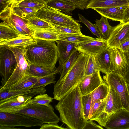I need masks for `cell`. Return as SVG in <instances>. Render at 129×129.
Listing matches in <instances>:
<instances>
[{
  "mask_svg": "<svg viewBox=\"0 0 129 129\" xmlns=\"http://www.w3.org/2000/svg\"><path fill=\"white\" fill-rule=\"evenodd\" d=\"M129 21V4L126 6L125 9V16L124 23Z\"/></svg>",
  "mask_w": 129,
  "mask_h": 129,
  "instance_id": "cell-48",
  "label": "cell"
},
{
  "mask_svg": "<svg viewBox=\"0 0 129 129\" xmlns=\"http://www.w3.org/2000/svg\"><path fill=\"white\" fill-rule=\"evenodd\" d=\"M91 93L82 96L83 111L86 120H89V119L92 104Z\"/></svg>",
  "mask_w": 129,
  "mask_h": 129,
  "instance_id": "cell-35",
  "label": "cell"
},
{
  "mask_svg": "<svg viewBox=\"0 0 129 129\" xmlns=\"http://www.w3.org/2000/svg\"><path fill=\"white\" fill-rule=\"evenodd\" d=\"M109 86L104 82L91 93L92 100L90 111L94 103L96 102L106 98L109 93Z\"/></svg>",
  "mask_w": 129,
  "mask_h": 129,
  "instance_id": "cell-30",
  "label": "cell"
},
{
  "mask_svg": "<svg viewBox=\"0 0 129 129\" xmlns=\"http://www.w3.org/2000/svg\"><path fill=\"white\" fill-rule=\"evenodd\" d=\"M99 70L97 64L95 56H89L85 70V76L95 73Z\"/></svg>",
  "mask_w": 129,
  "mask_h": 129,
  "instance_id": "cell-40",
  "label": "cell"
},
{
  "mask_svg": "<svg viewBox=\"0 0 129 129\" xmlns=\"http://www.w3.org/2000/svg\"><path fill=\"white\" fill-rule=\"evenodd\" d=\"M107 47V40L98 38L78 43L75 48L80 53L95 56Z\"/></svg>",
  "mask_w": 129,
  "mask_h": 129,
  "instance_id": "cell-11",
  "label": "cell"
},
{
  "mask_svg": "<svg viewBox=\"0 0 129 129\" xmlns=\"http://www.w3.org/2000/svg\"><path fill=\"white\" fill-rule=\"evenodd\" d=\"M79 54V52L77 51L70 56L63 66L62 70L60 72V76L59 79H61L66 74L75 62Z\"/></svg>",
  "mask_w": 129,
  "mask_h": 129,
  "instance_id": "cell-37",
  "label": "cell"
},
{
  "mask_svg": "<svg viewBox=\"0 0 129 129\" xmlns=\"http://www.w3.org/2000/svg\"><path fill=\"white\" fill-rule=\"evenodd\" d=\"M46 5L68 15H71L73 11L76 9L73 3L66 0H52Z\"/></svg>",
  "mask_w": 129,
  "mask_h": 129,
  "instance_id": "cell-27",
  "label": "cell"
},
{
  "mask_svg": "<svg viewBox=\"0 0 129 129\" xmlns=\"http://www.w3.org/2000/svg\"><path fill=\"white\" fill-rule=\"evenodd\" d=\"M59 69L57 68L51 73L43 77H39L38 80L33 86L32 89L45 87L49 84L55 83V75L61 72Z\"/></svg>",
  "mask_w": 129,
  "mask_h": 129,
  "instance_id": "cell-32",
  "label": "cell"
},
{
  "mask_svg": "<svg viewBox=\"0 0 129 129\" xmlns=\"http://www.w3.org/2000/svg\"><path fill=\"white\" fill-rule=\"evenodd\" d=\"M61 126H59L57 123H43L41 126L40 129H65Z\"/></svg>",
  "mask_w": 129,
  "mask_h": 129,
  "instance_id": "cell-44",
  "label": "cell"
},
{
  "mask_svg": "<svg viewBox=\"0 0 129 129\" xmlns=\"http://www.w3.org/2000/svg\"><path fill=\"white\" fill-rule=\"evenodd\" d=\"M32 96L20 95L0 103V112L15 113L24 109L30 104Z\"/></svg>",
  "mask_w": 129,
  "mask_h": 129,
  "instance_id": "cell-13",
  "label": "cell"
},
{
  "mask_svg": "<svg viewBox=\"0 0 129 129\" xmlns=\"http://www.w3.org/2000/svg\"><path fill=\"white\" fill-rule=\"evenodd\" d=\"M0 12L8 7L10 0H0Z\"/></svg>",
  "mask_w": 129,
  "mask_h": 129,
  "instance_id": "cell-46",
  "label": "cell"
},
{
  "mask_svg": "<svg viewBox=\"0 0 129 129\" xmlns=\"http://www.w3.org/2000/svg\"><path fill=\"white\" fill-rule=\"evenodd\" d=\"M54 98L49 96L47 94H40L31 99V103H35L47 106L49 107H53L49 104L52 102Z\"/></svg>",
  "mask_w": 129,
  "mask_h": 129,
  "instance_id": "cell-34",
  "label": "cell"
},
{
  "mask_svg": "<svg viewBox=\"0 0 129 129\" xmlns=\"http://www.w3.org/2000/svg\"><path fill=\"white\" fill-rule=\"evenodd\" d=\"M109 93L106 98V104L104 112L109 117L119 109L123 108L119 96L109 87Z\"/></svg>",
  "mask_w": 129,
  "mask_h": 129,
  "instance_id": "cell-19",
  "label": "cell"
},
{
  "mask_svg": "<svg viewBox=\"0 0 129 129\" xmlns=\"http://www.w3.org/2000/svg\"><path fill=\"white\" fill-rule=\"evenodd\" d=\"M4 46L14 53L17 63V66L5 84L1 86L0 89L4 90L9 88L21 79L25 74L28 63L24 54V47L17 46Z\"/></svg>",
  "mask_w": 129,
  "mask_h": 129,
  "instance_id": "cell-8",
  "label": "cell"
},
{
  "mask_svg": "<svg viewBox=\"0 0 129 129\" xmlns=\"http://www.w3.org/2000/svg\"><path fill=\"white\" fill-rule=\"evenodd\" d=\"M17 65L13 52L6 47L0 46V73L2 86L10 78Z\"/></svg>",
  "mask_w": 129,
  "mask_h": 129,
  "instance_id": "cell-10",
  "label": "cell"
},
{
  "mask_svg": "<svg viewBox=\"0 0 129 129\" xmlns=\"http://www.w3.org/2000/svg\"><path fill=\"white\" fill-rule=\"evenodd\" d=\"M128 38H129V21L120 22L115 26L107 40L108 47L118 48L122 41Z\"/></svg>",
  "mask_w": 129,
  "mask_h": 129,
  "instance_id": "cell-16",
  "label": "cell"
},
{
  "mask_svg": "<svg viewBox=\"0 0 129 129\" xmlns=\"http://www.w3.org/2000/svg\"><path fill=\"white\" fill-rule=\"evenodd\" d=\"M100 71L105 74L111 72V50L107 47L101 53L95 56Z\"/></svg>",
  "mask_w": 129,
  "mask_h": 129,
  "instance_id": "cell-24",
  "label": "cell"
},
{
  "mask_svg": "<svg viewBox=\"0 0 129 129\" xmlns=\"http://www.w3.org/2000/svg\"><path fill=\"white\" fill-rule=\"evenodd\" d=\"M36 39L31 36L21 35L17 37L0 42V45L25 47L35 42Z\"/></svg>",
  "mask_w": 129,
  "mask_h": 129,
  "instance_id": "cell-25",
  "label": "cell"
},
{
  "mask_svg": "<svg viewBox=\"0 0 129 129\" xmlns=\"http://www.w3.org/2000/svg\"><path fill=\"white\" fill-rule=\"evenodd\" d=\"M24 0H10L8 2V7H13L16 6Z\"/></svg>",
  "mask_w": 129,
  "mask_h": 129,
  "instance_id": "cell-47",
  "label": "cell"
},
{
  "mask_svg": "<svg viewBox=\"0 0 129 129\" xmlns=\"http://www.w3.org/2000/svg\"><path fill=\"white\" fill-rule=\"evenodd\" d=\"M93 38L83 34L59 33L58 40L78 43L90 40Z\"/></svg>",
  "mask_w": 129,
  "mask_h": 129,
  "instance_id": "cell-29",
  "label": "cell"
},
{
  "mask_svg": "<svg viewBox=\"0 0 129 129\" xmlns=\"http://www.w3.org/2000/svg\"><path fill=\"white\" fill-rule=\"evenodd\" d=\"M107 129H129V111L122 108L111 115L105 127Z\"/></svg>",
  "mask_w": 129,
  "mask_h": 129,
  "instance_id": "cell-14",
  "label": "cell"
},
{
  "mask_svg": "<svg viewBox=\"0 0 129 129\" xmlns=\"http://www.w3.org/2000/svg\"><path fill=\"white\" fill-rule=\"evenodd\" d=\"M44 20L48 22L50 24L52 27L59 33L82 34L81 30H77L69 27L58 25L54 24L50 21L47 20Z\"/></svg>",
  "mask_w": 129,
  "mask_h": 129,
  "instance_id": "cell-39",
  "label": "cell"
},
{
  "mask_svg": "<svg viewBox=\"0 0 129 129\" xmlns=\"http://www.w3.org/2000/svg\"><path fill=\"white\" fill-rule=\"evenodd\" d=\"M95 22V24L101 38L107 40L115 26H111L108 18L102 16L100 19H96Z\"/></svg>",
  "mask_w": 129,
  "mask_h": 129,
  "instance_id": "cell-26",
  "label": "cell"
},
{
  "mask_svg": "<svg viewBox=\"0 0 129 129\" xmlns=\"http://www.w3.org/2000/svg\"><path fill=\"white\" fill-rule=\"evenodd\" d=\"M29 28L34 32L31 37L35 39L56 41L58 40L59 33L52 27L39 28L27 23Z\"/></svg>",
  "mask_w": 129,
  "mask_h": 129,
  "instance_id": "cell-20",
  "label": "cell"
},
{
  "mask_svg": "<svg viewBox=\"0 0 129 129\" xmlns=\"http://www.w3.org/2000/svg\"><path fill=\"white\" fill-rule=\"evenodd\" d=\"M56 41L58 53V67L62 70L63 65L70 56L77 51L75 47L77 44L60 40Z\"/></svg>",
  "mask_w": 129,
  "mask_h": 129,
  "instance_id": "cell-17",
  "label": "cell"
},
{
  "mask_svg": "<svg viewBox=\"0 0 129 129\" xmlns=\"http://www.w3.org/2000/svg\"><path fill=\"white\" fill-rule=\"evenodd\" d=\"M53 107L40 104H30L26 107L17 113L25 114L42 121L44 123H57L60 118L56 114Z\"/></svg>",
  "mask_w": 129,
  "mask_h": 129,
  "instance_id": "cell-7",
  "label": "cell"
},
{
  "mask_svg": "<svg viewBox=\"0 0 129 129\" xmlns=\"http://www.w3.org/2000/svg\"><path fill=\"white\" fill-rule=\"evenodd\" d=\"M0 12L1 19L19 34L31 36L34 32L28 26L27 20L15 14L12 7H9Z\"/></svg>",
  "mask_w": 129,
  "mask_h": 129,
  "instance_id": "cell-9",
  "label": "cell"
},
{
  "mask_svg": "<svg viewBox=\"0 0 129 129\" xmlns=\"http://www.w3.org/2000/svg\"><path fill=\"white\" fill-rule=\"evenodd\" d=\"M89 56L80 53L64 76L59 79L54 86V99L60 101L81 82L85 76Z\"/></svg>",
  "mask_w": 129,
  "mask_h": 129,
  "instance_id": "cell-3",
  "label": "cell"
},
{
  "mask_svg": "<svg viewBox=\"0 0 129 129\" xmlns=\"http://www.w3.org/2000/svg\"><path fill=\"white\" fill-rule=\"evenodd\" d=\"M129 4V0H90L86 9L113 7H122Z\"/></svg>",
  "mask_w": 129,
  "mask_h": 129,
  "instance_id": "cell-23",
  "label": "cell"
},
{
  "mask_svg": "<svg viewBox=\"0 0 129 129\" xmlns=\"http://www.w3.org/2000/svg\"><path fill=\"white\" fill-rule=\"evenodd\" d=\"M126 6L96 8L94 10L101 16L108 19L123 23Z\"/></svg>",
  "mask_w": 129,
  "mask_h": 129,
  "instance_id": "cell-18",
  "label": "cell"
},
{
  "mask_svg": "<svg viewBox=\"0 0 129 129\" xmlns=\"http://www.w3.org/2000/svg\"><path fill=\"white\" fill-rule=\"evenodd\" d=\"M127 88L128 90V93L129 95V84H127Z\"/></svg>",
  "mask_w": 129,
  "mask_h": 129,
  "instance_id": "cell-51",
  "label": "cell"
},
{
  "mask_svg": "<svg viewBox=\"0 0 129 129\" xmlns=\"http://www.w3.org/2000/svg\"><path fill=\"white\" fill-rule=\"evenodd\" d=\"M110 71L123 76L127 70L129 61L127 55L118 48H110Z\"/></svg>",
  "mask_w": 129,
  "mask_h": 129,
  "instance_id": "cell-12",
  "label": "cell"
},
{
  "mask_svg": "<svg viewBox=\"0 0 129 129\" xmlns=\"http://www.w3.org/2000/svg\"><path fill=\"white\" fill-rule=\"evenodd\" d=\"M99 70L92 74L85 76L78 85L82 96L92 92L100 85L104 82Z\"/></svg>",
  "mask_w": 129,
  "mask_h": 129,
  "instance_id": "cell-15",
  "label": "cell"
},
{
  "mask_svg": "<svg viewBox=\"0 0 129 129\" xmlns=\"http://www.w3.org/2000/svg\"><path fill=\"white\" fill-rule=\"evenodd\" d=\"M118 48L122 50L127 56L129 51V38L122 41Z\"/></svg>",
  "mask_w": 129,
  "mask_h": 129,
  "instance_id": "cell-45",
  "label": "cell"
},
{
  "mask_svg": "<svg viewBox=\"0 0 129 129\" xmlns=\"http://www.w3.org/2000/svg\"><path fill=\"white\" fill-rule=\"evenodd\" d=\"M82 96L78 85L54 106L60 120L69 128L83 129L86 124Z\"/></svg>",
  "mask_w": 129,
  "mask_h": 129,
  "instance_id": "cell-1",
  "label": "cell"
},
{
  "mask_svg": "<svg viewBox=\"0 0 129 129\" xmlns=\"http://www.w3.org/2000/svg\"><path fill=\"white\" fill-rule=\"evenodd\" d=\"M73 3L76 9L83 10L86 9V6L90 0H66Z\"/></svg>",
  "mask_w": 129,
  "mask_h": 129,
  "instance_id": "cell-42",
  "label": "cell"
},
{
  "mask_svg": "<svg viewBox=\"0 0 129 129\" xmlns=\"http://www.w3.org/2000/svg\"><path fill=\"white\" fill-rule=\"evenodd\" d=\"M46 89L44 87L32 89L27 90L0 91V103L9 99L20 95H27L33 97L39 94L45 93Z\"/></svg>",
  "mask_w": 129,
  "mask_h": 129,
  "instance_id": "cell-21",
  "label": "cell"
},
{
  "mask_svg": "<svg viewBox=\"0 0 129 129\" xmlns=\"http://www.w3.org/2000/svg\"><path fill=\"white\" fill-rule=\"evenodd\" d=\"M0 42L9 40L21 35L4 22L0 24Z\"/></svg>",
  "mask_w": 129,
  "mask_h": 129,
  "instance_id": "cell-31",
  "label": "cell"
},
{
  "mask_svg": "<svg viewBox=\"0 0 129 129\" xmlns=\"http://www.w3.org/2000/svg\"><path fill=\"white\" fill-rule=\"evenodd\" d=\"M93 121L89 120H86V124L83 129H103L102 127L98 125Z\"/></svg>",
  "mask_w": 129,
  "mask_h": 129,
  "instance_id": "cell-43",
  "label": "cell"
},
{
  "mask_svg": "<svg viewBox=\"0 0 129 129\" xmlns=\"http://www.w3.org/2000/svg\"><path fill=\"white\" fill-rule=\"evenodd\" d=\"M44 123L30 116L18 113H9L0 112V126L14 127L41 126Z\"/></svg>",
  "mask_w": 129,
  "mask_h": 129,
  "instance_id": "cell-5",
  "label": "cell"
},
{
  "mask_svg": "<svg viewBox=\"0 0 129 129\" xmlns=\"http://www.w3.org/2000/svg\"><path fill=\"white\" fill-rule=\"evenodd\" d=\"M36 39L34 43L24 48V56L28 63L55 70L58 53L55 41Z\"/></svg>",
  "mask_w": 129,
  "mask_h": 129,
  "instance_id": "cell-2",
  "label": "cell"
},
{
  "mask_svg": "<svg viewBox=\"0 0 129 129\" xmlns=\"http://www.w3.org/2000/svg\"><path fill=\"white\" fill-rule=\"evenodd\" d=\"M35 16L58 25L77 30H81L82 27L77 21L72 16L46 5L37 11Z\"/></svg>",
  "mask_w": 129,
  "mask_h": 129,
  "instance_id": "cell-4",
  "label": "cell"
},
{
  "mask_svg": "<svg viewBox=\"0 0 129 129\" xmlns=\"http://www.w3.org/2000/svg\"><path fill=\"white\" fill-rule=\"evenodd\" d=\"M39 79V77L30 76L26 74L17 82L3 91L29 90L32 89L33 87L37 83Z\"/></svg>",
  "mask_w": 129,
  "mask_h": 129,
  "instance_id": "cell-22",
  "label": "cell"
},
{
  "mask_svg": "<svg viewBox=\"0 0 129 129\" xmlns=\"http://www.w3.org/2000/svg\"><path fill=\"white\" fill-rule=\"evenodd\" d=\"M78 15L79 20L77 21L78 22H81L83 23L98 38H101L95 24L90 22L81 14H79Z\"/></svg>",
  "mask_w": 129,
  "mask_h": 129,
  "instance_id": "cell-41",
  "label": "cell"
},
{
  "mask_svg": "<svg viewBox=\"0 0 129 129\" xmlns=\"http://www.w3.org/2000/svg\"><path fill=\"white\" fill-rule=\"evenodd\" d=\"M103 76L104 81L117 93L123 108L129 111V95L127 84L123 76L112 72Z\"/></svg>",
  "mask_w": 129,
  "mask_h": 129,
  "instance_id": "cell-6",
  "label": "cell"
},
{
  "mask_svg": "<svg viewBox=\"0 0 129 129\" xmlns=\"http://www.w3.org/2000/svg\"><path fill=\"white\" fill-rule=\"evenodd\" d=\"M12 8L13 11L15 14L25 20H27L31 17L35 16L38 10L35 9L18 6Z\"/></svg>",
  "mask_w": 129,
  "mask_h": 129,
  "instance_id": "cell-33",
  "label": "cell"
},
{
  "mask_svg": "<svg viewBox=\"0 0 129 129\" xmlns=\"http://www.w3.org/2000/svg\"><path fill=\"white\" fill-rule=\"evenodd\" d=\"M55 70L50 67L28 63L26 74L33 76L42 77L51 73Z\"/></svg>",
  "mask_w": 129,
  "mask_h": 129,
  "instance_id": "cell-28",
  "label": "cell"
},
{
  "mask_svg": "<svg viewBox=\"0 0 129 129\" xmlns=\"http://www.w3.org/2000/svg\"><path fill=\"white\" fill-rule=\"evenodd\" d=\"M127 57L129 61V51L127 54Z\"/></svg>",
  "mask_w": 129,
  "mask_h": 129,
  "instance_id": "cell-52",
  "label": "cell"
},
{
  "mask_svg": "<svg viewBox=\"0 0 129 129\" xmlns=\"http://www.w3.org/2000/svg\"><path fill=\"white\" fill-rule=\"evenodd\" d=\"M123 77L127 84H129V62L128 68Z\"/></svg>",
  "mask_w": 129,
  "mask_h": 129,
  "instance_id": "cell-49",
  "label": "cell"
},
{
  "mask_svg": "<svg viewBox=\"0 0 129 129\" xmlns=\"http://www.w3.org/2000/svg\"><path fill=\"white\" fill-rule=\"evenodd\" d=\"M45 5L41 0H24L17 6L29 7L39 10Z\"/></svg>",
  "mask_w": 129,
  "mask_h": 129,
  "instance_id": "cell-38",
  "label": "cell"
},
{
  "mask_svg": "<svg viewBox=\"0 0 129 129\" xmlns=\"http://www.w3.org/2000/svg\"><path fill=\"white\" fill-rule=\"evenodd\" d=\"M46 5L48 2L52 0H41Z\"/></svg>",
  "mask_w": 129,
  "mask_h": 129,
  "instance_id": "cell-50",
  "label": "cell"
},
{
  "mask_svg": "<svg viewBox=\"0 0 129 129\" xmlns=\"http://www.w3.org/2000/svg\"><path fill=\"white\" fill-rule=\"evenodd\" d=\"M27 24L31 26L39 28H46L52 27L47 21L34 16L27 20Z\"/></svg>",
  "mask_w": 129,
  "mask_h": 129,
  "instance_id": "cell-36",
  "label": "cell"
}]
</instances>
